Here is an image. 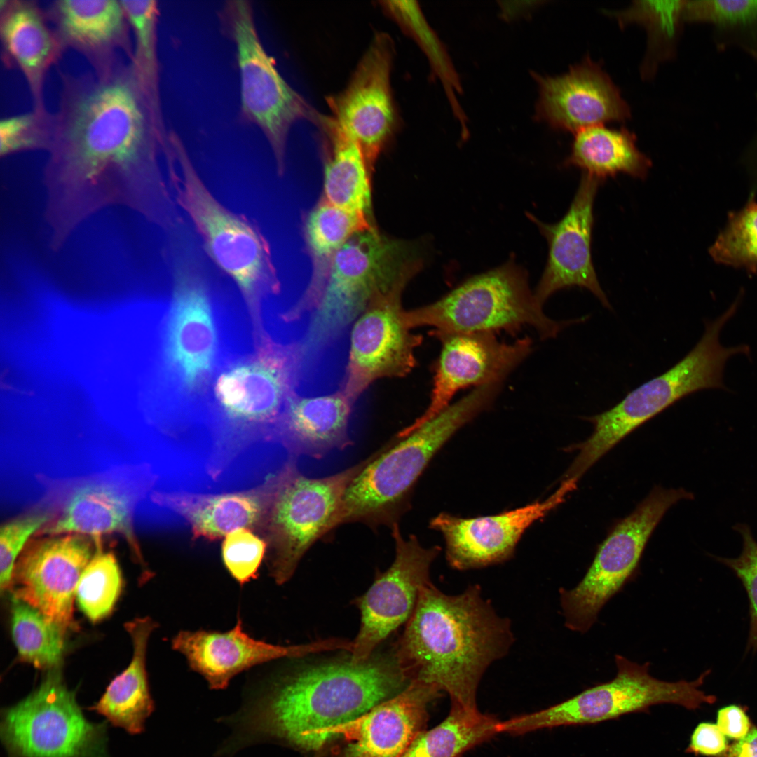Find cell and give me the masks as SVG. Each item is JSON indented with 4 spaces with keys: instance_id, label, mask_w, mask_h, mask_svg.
I'll return each mask as SVG.
<instances>
[{
    "instance_id": "obj_35",
    "label": "cell",
    "mask_w": 757,
    "mask_h": 757,
    "mask_svg": "<svg viewBox=\"0 0 757 757\" xmlns=\"http://www.w3.org/2000/svg\"><path fill=\"white\" fill-rule=\"evenodd\" d=\"M373 228L371 217L322 198L308 214L304 225V238L312 258L311 277H322L334 254L348 240Z\"/></svg>"
},
{
    "instance_id": "obj_33",
    "label": "cell",
    "mask_w": 757,
    "mask_h": 757,
    "mask_svg": "<svg viewBox=\"0 0 757 757\" xmlns=\"http://www.w3.org/2000/svg\"><path fill=\"white\" fill-rule=\"evenodd\" d=\"M500 722L478 709L451 703L445 719L421 732L400 757H460L500 733Z\"/></svg>"
},
{
    "instance_id": "obj_3",
    "label": "cell",
    "mask_w": 757,
    "mask_h": 757,
    "mask_svg": "<svg viewBox=\"0 0 757 757\" xmlns=\"http://www.w3.org/2000/svg\"><path fill=\"white\" fill-rule=\"evenodd\" d=\"M410 682L393 652L366 662L336 661L308 667L275 681L248 722L263 735L306 751L325 745V732L364 714Z\"/></svg>"
},
{
    "instance_id": "obj_44",
    "label": "cell",
    "mask_w": 757,
    "mask_h": 757,
    "mask_svg": "<svg viewBox=\"0 0 757 757\" xmlns=\"http://www.w3.org/2000/svg\"><path fill=\"white\" fill-rule=\"evenodd\" d=\"M384 9L409 34L419 43L430 58L432 65L444 76H453L448 60L444 56L442 46L425 22L415 1H386L381 2Z\"/></svg>"
},
{
    "instance_id": "obj_15",
    "label": "cell",
    "mask_w": 757,
    "mask_h": 757,
    "mask_svg": "<svg viewBox=\"0 0 757 757\" xmlns=\"http://www.w3.org/2000/svg\"><path fill=\"white\" fill-rule=\"evenodd\" d=\"M225 17L236 47L242 113L265 135L277 173L282 176L289 130L296 121L311 117L313 113L303 97L282 77L266 51L250 2L229 1Z\"/></svg>"
},
{
    "instance_id": "obj_4",
    "label": "cell",
    "mask_w": 757,
    "mask_h": 757,
    "mask_svg": "<svg viewBox=\"0 0 757 757\" xmlns=\"http://www.w3.org/2000/svg\"><path fill=\"white\" fill-rule=\"evenodd\" d=\"M299 353L295 342L266 332L254 348L225 366L211 392L213 428L220 456L233 468L265 469L289 398L298 390ZM282 449V448H281Z\"/></svg>"
},
{
    "instance_id": "obj_13",
    "label": "cell",
    "mask_w": 757,
    "mask_h": 757,
    "mask_svg": "<svg viewBox=\"0 0 757 757\" xmlns=\"http://www.w3.org/2000/svg\"><path fill=\"white\" fill-rule=\"evenodd\" d=\"M693 498L683 489L655 487L616 524L599 545L582 580L573 589H559L568 629L585 633L592 627L603 606L634 575L650 536L667 511L678 501Z\"/></svg>"
},
{
    "instance_id": "obj_38",
    "label": "cell",
    "mask_w": 757,
    "mask_h": 757,
    "mask_svg": "<svg viewBox=\"0 0 757 757\" xmlns=\"http://www.w3.org/2000/svg\"><path fill=\"white\" fill-rule=\"evenodd\" d=\"M122 575L114 554L97 543L96 551L79 580L75 597L83 614L97 622L111 612L122 588Z\"/></svg>"
},
{
    "instance_id": "obj_22",
    "label": "cell",
    "mask_w": 757,
    "mask_h": 757,
    "mask_svg": "<svg viewBox=\"0 0 757 757\" xmlns=\"http://www.w3.org/2000/svg\"><path fill=\"white\" fill-rule=\"evenodd\" d=\"M601 182L583 172L568 211L555 224L543 223L527 214L549 247L546 266L533 292L543 306L559 290L580 287L589 290L604 307L612 308L599 282L592 256L593 207Z\"/></svg>"
},
{
    "instance_id": "obj_23",
    "label": "cell",
    "mask_w": 757,
    "mask_h": 757,
    "mask_svg": "<svg viewBox=\"0 0 757 757\" xmlns=\"http://www.w3.org/2000/svg\"><path fill=\"white\" fill-rule=\"evenodd\" d=\"M174 650L214 690L225 688L231 680L255 666L285 657H299L321 651L350 649L346 640L329 639L308 644L280 646L251 636L238 618L226 632L199 629L179 631L171 641Z\"/></svg>"
},
{
    "instance_id": "obj_36",
    "label": "cell",
    "mask_w": 757,
    "mask_h": 757,
    "mask_svg": "<svg viewBox=\"0 0 757 757\" xmlns=\"http://www.w3.org/2000/svg\"><path fill=\"white\" fill-rule=\"evenodd\" d=\"M11 600V634L19 658L40 669L59 667L67 631L26 602Z\"/></svg>"
},
{
    "instance_id": "obj_26",
    "label": "cell",
    "mask_w": 757,
    "mask_h": 757,
    "mask_svg": "<svg viewBox=\"0 0 757 757\" xmlns=\"http://www.w3.org/2000/svg\"><path fill=\"white\" fill-rule=\"evenodd\" d=\"M66 49L104 75L133 55L132 29L120 0H55L46 9Z\"/></svg>"
},
{
    "instance_id": "obj_6",
    "label": "cell",
    "mask_w": 757,
    "mask_h": 757,
    "mask_svg": "<svg viewBox=\"0 0 757 757\" xmlns=\"http://www.w3.org/2000/svg\"><path fill=\"white\" fill-rule=\"evenodd\" d=\"M163 153L175 203L190 219L207 256L238 287L253 321L259 320L264 301L281 287L268 240L256 224L211 193L176 135H169Z\"/></svg>"
},
{
    "instance_id": "obj_32",
    "label": "cell",
    "mask_w": 757,
    "mask_h": 757,
    "mask_svg": "<svg viewBox=\"0 0 757 757\" xmlns=\"http://www.w3.org/2000/svg\"><path fill=\"white\" fill-rule=\"evenodd\" d=\"M149 637L144 630L131 634L133 653L130 663L110 682L100 699L90 708L131 735L144 730L146 719L154 709L146 672Z\"/></svg>"
},
{
    "instance_id": "obj_39",
    "label": "cell",
    "mask_w": 757,
    "mask_h": 757,
    "mask_svg": "<svg viewBox=\"0 0 757 757\" xmlns=\"http://www.w3.org/2000/svg\"><path fill=\"white\" fill-rule=\"evenodd\" d=\"M713 259L724 265L757 273V203L751 198L730 213L724 229L709 249Z\"/></svg>"
},
{
    "instance_id": "obj_21",
    "label": "cell",
    "mask_w": 757,
    "mask_h": 757,
    "mask_svg": "<svg viewBox=\"0 0 757 757\" xmlns=\"http://www.w3.org/2000/svg\"><path fill=\"white\" fill-rule=\"evenodd\" d=\"M577 482L564 479L547 498L498 514L462 518L442 512L430 527L442 534L452 568L463 571L499 564L511 558L526 530L561 505Z\"/></svg>"
},
{
    "instance_id": "obj_19",
    "label": "cell",
    "mask_w": 757,
    "mask_h": 757,
    "mask_svg": "<svg viewBox=\"0 0 757 757\" xmlns=\"http://www.w3.org/2000/svg\"><path fill=\"white\" fill-rule=\"evenodd\" d=\"M393 53L391 39L377 34L345 88L327 100L331 117L360 146L371 172L397 125Z\"/></svg>"
},
{
    "instance_id": "obj_43",
    "label": "cell",
    "mask_w": 757,
    "mask_h": 757,
    "mask_svg": "<svg viewBox=\"0 0 757 757\" xmlns=\"http://www.w3.org/2000/svg\"><path fill=\"white\" fill-rule=\"evenodd\" d=\"M683 20L718 27H746L757 23V0L686 1Z\"/></svg>"
},
{
    "instance_id": "obj_29",
    "label": "cell",
    "mask_w": 757,
    "mask_h": 757,
    "mask_svg": "<svg viewBox=\"0 0 757 757\" xmlns=\"http://www.w3.org/2000/svg\"><path fill=\"white\" fill-rule=\"evenodd\" d=\"M355 402L341 388L328 393H294L279 428V442L288 457L317 460L353 444L349 422Z\"/></svg>"
},
{
    "instance_id": "obj_41",
    "label": "cell",
    "mask_w": 757,
    "mask_h": 757,
    "mask_svg": "<svg viewBox=\"0 0 757 757\" xmlns=\"http://www.w3.org/2000/svg\"><path fill=\"white\" fill-rule=\"evenodd\" d=\"M54 116L47 109L4 118L0 121V154L48 149L53 130Z\"/></svg>"
},
{
    "instance_id": "obj_45",
    "label": "cell",
    "mask_w": 757,
    "mask_h": 757,
    "mask_svg": "<svg viewBox=\"0 0 757 757\" xmlns=\"http://www.w3.org/2000/svg\"><path fill=\"white\" fill-rule=\"evenodd\" d=\"M735 529L743 540L740 555L734 559L716 557L720 562L731 568L742 581L749 599L750 630L747 650H757V541L749 527L738 524Z\"/></svg>"
},
{
    "instance_id": "obj_5",
    "label": "cell",
    "mask_w": 757,
    "mask_h": 757,
    "mask_svg": "<svg viewBox=\"0 0 757 757\" xmlns=\"http://www.w3.org/2000/svg\"><path fill=\"white\" fill-rule=\"evenodd\" d=\"M423 263L415 243L386 237L376 228L353 236L334 254L311 296L301 336L304 353L315 360L339 354L371 301L404 289Z\"/></svg>"
},
{
    "instance_id": "obj_30",
    "label": "cell",
    "mask_w": 757,
    "mask_h": 757,
    "mask_svg": "<svg viewBox=\"0 0 757 757\" xmlns=\"http://www.w3.org/2000/svg\"><path fill=\"white\" fill-rule=\"evenodd\" d=\"M318 121L329 146L322 198L371 217V171L360 146L331 116H318Z\"/></svg>"
},
{
    "instance_id": "obj_24",
    "label": "cell",
    "mask_w": 757,
    "mask_h": 757,
    "mask_svg": "<svg viewBox=\"0 0 757 757\" xmlns=\"http://www.w3.org/2000/svg\"><path fill=\"white\" fill-rule=\"evenodd\" d=\"M538 98L536 118L558 130L573 132L631 117L622 98L599 62L589 56L559 76L536 75Z\"/></svg>"
},
{
    "instance_id": "obj_10",
    "label": "cell",
    "mask_w": 757,
    "mask_h": 757,
    "mask_svg": "<svg viewBox=\"0 0 757 757\" xmlns=\"http://www.w3.org/2000/svg\"><path fill=\"white\" fill-rule=\"evenodd\" d=\"M38 479L55 515L36 536L75 533L101 543L104 536L118 534L144 564L134 517L136 507L159 479L151 463L117 465L75 477L39 475Z\"/></svg>"
},
{
    "instance_id": "obj_7",
    "label": "cell",
    "mask_w": 757,
    "mask_h": 757,
    "mask_svg": "<svg viewBox=\"0 0 757 757\" xmlns=\"http://www.w3.org/2000/svg\"><path fill=\"white\" fill-rule=\"evenodd\" d=\"M500 386L474 388L407 435L370 456L345 493L339 526H392L407 510L411 491L434 456L462 427L489 409Z\"/></svg>"
},
{
    "instance_id": "obj_12",
    "label": "cell",
    "mask_w": 757,
    "mask_h": 757,
    "mask_svg": "<svg viewBox=\"0 0 757 757\" xmlns=\"http://www.w3.org/2000/svg\"><path fill=\"white\" fill-rule=\"evenodd\" d=\"M615 662L617 674L611 681L543 710L500 721V733L517 735L559 726L595 724L660 704L695 710L716 700V696L700 689L710 670L691 681L669 682L652 676L649 662L640 664L620 655L615 656Z\"/></svg>"
},
{
    "instance_id": "obj_16",
    "label": "cell",
    "mask_w": 757,
    "mask_h": 757,
    "mask_svg": "<svg viewBox=\"0 0 757 757\" xmlns=\"http://www.w3.org/2000/svg\"><path fill=\"white\" fill-rule=\"evenodd\" d=\"M403 291L375 297L350 328L340 388L355 402L374 381L403 378L416 365L415 350L423 337L413 333L406 321Z\"/></svg>"
},
{
    "instance_id": "obj_25",
    "label": "cell",
    "mask_w": 757,
    "mask_h": 757,
    "mask_svg": "<svg viewBox=\"0 0 757 757\" xmlns=\"http://www.w3.org/2000/svg\"><path fill=\"white\" fill-rule=\"evenodd\" d=\"M440 695L434 687L411 681L356 719L327 730L326 743L343 739L339 757H400L425 730L428 706Z\"/></svg>"
},
{
    "instance_id": "obj_1",
    "label": "cell",
    "mask_w": 757,
    "mask_h": 757,
    "mask_svg": "<svg viewBox=\"0 0 757 757\" xmlns=\"http://www.w3.org/2000/svg\"><path fill=\"white\" fill-rule=\"evenodd\" d=\"M60 75L46 170L52 226L69 232L113 203L170 224L176 214L157 160L166 141L162 118L130 62L104 75Z\"/></svg>"
},
{
    "instance_id": "obj_47",
    "label": "cell",
    "mask_w": 757,
    "mask_h": 757,
    "mask_svg": "<svg viewBox=\"0 0 757 757\" xmlns=\"http://www.w3.org/2000/svg\"><path fill=\"white\" fill-rule=\"evenodd\" d=\"M716 725L725 736L735 740L744 737L752 728L744 709L736 704L718 709Z\"/></svg>"
},
{
    "instance_id": "obj_11",
    "label": "cell",
    "mask_w": 757,
    "mask_h": 757,
    "mask_svg": "<svg viewBox=\"0 0 757 757\" xmlns=\"http://www.w3.org/2000/svg\"><path fill=\"white\" fill-rule=\"evenodd\" d=\"M370 457L343 471L310 477L289 458L274 472L272 498L261 532L271 578L287 582L308 550L339 526L343 499L349 484Z\"/></svg>"
},
{
    "instance_id": "obj_9",
    "label": "cell",
    "mask_w": 757,
    "mask_h": 757,
    "mask_svg": "<svg viewBox=\"0 0 757 757\" xmlns=\"http://www.w3.org/2000/svg\"><path fill=\"white\" fill-rule=\"evenodd\" d=\"M411 328L430 327L434 336L449 333L515 332L533 328L542 339L554 338L566 327L587 320L548 318L531 291L526 271L514 259L475 275L437 301L405 311Z\"/></svg>"
},
{
    "instance_id": "obj_8",
    "label": "cell",
    "mask_w": 757,
    "mask_h": 757,
    "mask_svg": "<svg viewBox=\"0 0 757 757\" xmlns=\"http://www.w3.org/2000/svg\"><path fill=\"white\" fill-rule=\"evenodd\" d=\"M739 305L735 301L716 319L706 320L700 341L671 369L631 391L608 410L584 418L592 423L593 432L570 448L578 454L564 478L578 480L627 435L681 398L703 389H726L727 361L734 355L750 354L746 344L726 347L720 340L723 328Z\"/></svg>"
},
{
    "instance_id": "obj_42",
    "label": "cell",
    "mask_w": 757,
    "mask_h": 757,
    "mask_svg": "<svg viewBox=\"0 0 757 757\" xmlns=\"http://www.w3.org/2000/svg\"><path fill=\"white\" fill-rule=\"evenodd\" d=\"M267 543L254 531L238 528L227 534L221 545V558L230 575L240 585L258 577L266 557Z\"/></svg>"
},
{
    "instance_id": "obj_28",
    "label": "cell",
    "mask_w": 757,
    "mask_h": 757,
    "mask_svg": "<svg viewBox=\"0 0 757 757\" xmlns=\"http://www.w3.org/2000/svg\"><path fill=\"white\" fill-rule=\"evenodd\" d=\"M1 59L26 80L35 109H46V76L67 50L46 9L34 0H0Z\"/></svg>"
},
{
    "instance_id": "obj_2",
    "label": "cell",
    "mask_w": 757,
    "mask_h": 757,
    "mask_svg": "<svg viewBox=\"0 0 757 757\" xmlns=\"http://www.w3.org/2000/svg\"><path fill=\"white\" fill-rule=\"evenodd\" d=\"M513 641L510 621L496 613L478 585L448 595L430 582L421 589L394 653L409 682L443 690L451 703L477 709L483 674Z\"/></svg>"
},
{
    "instance_id": "obj_27",
    "label": "cell",
    "mask_w": 757,
    "mask_h": 757,
    "mask_svg": "<svg viewBox=\"0 0 757 757\" xmlns=\"http://www.w3.org/2000/svg\"><path fill=\"white\" fill-rule=\"evenodd\" d=\"M274 472L250 489L222 493L154 490L149 497L158 506L184 519L192 538L214 541L240 528L261 533L270 506Z\"/></svg>"
},
{
    "instance_id": "obj_17",
    "label": "cell",
    "mask_w": 757,
    "mask_h": 757,
    "mask_svg": "<svg viewBox=\"0 0 757 757\" xmlns=\"http://www.w3.org/2000/svg\"><path fill=\"white\" fill-rule=\"evenodd\" d=\"M395 559L357 601L361 613L359 632L352 642L350 661L361 664L392 632L409 619L423 586L430 582V568L439 546L423 547L414 535L405 538L398 523L392 528Z\"/></svg>"
},
{
    "instance_id": "obj_46",
    "label": "cell",
    "mask_w": 757,
    "mask_h": 757,
    "mask_svg": "<svg viewBox=\"0 0 757 757\" xmlns=\"http://www.w3.org/2000/svg\"><path fill=\"white\" fill-rule=\"evenodd\" d=\"M727 747L725 736L716 724L700 723L695 728L686 752L713 757L722 753Z\"/></svg>"
},
{
    "instance_id": "obj_18",
    "label": "cell",
    "mask_w": 757,
    "mask_h": 757,
    "mask_svg": "<svg viewBox=\"0 0 757 757\" xmlns=\"http://www.w3.org/2000/svg\"><path fill=\"white\" fill-rule=\"evenodd\" d=\"M97 543L80 534L36 536L18 557L9 590L64 630L74 626L73 602L80 577Z\"/></svg>"
},
{
    "instance_id": "obj_20",
    "label": "cell",
    "mask_w": 757,
    "mask_h": 757,
    "mask_svg": "<svg viewBox=\"0 0 757 757\" xmlns=\"http://www.w3.org/2000/svg\"><path fill=\"white\" fill-rule=\"evenodd\" d=\"M434 337L439 341L441 350L434 367L429 404L419 417L398 432L397 437L407 435L449 407L459 390L503 383L533 348L527 337L506 343L487 332L441 334Z\"/></svg>"
},
{
    "instance_id": "obj_40",
    "label": "cell",
    "mask_w": 757,
    "mask_h": 757,
    "mask_svg": "<svg viewBox=\"0 0 757 757\" xmlns=\"http://www.w3.org/2000/svg\"><path fill=\"white\" fill-rule=\"evenodd\" d=\"M43 497L27 510L9 519L0 528V587L9 590L15 563L29 542L55 517Z\"/></svg>"
},
{
    "instance_id": "obj_48",
    "label": "cell",
    "mask_w": 757,
    "mask_h": 757,
    "mask_svg": "<svg viewBox=\"0 0 757 757\" xmlns=\"http://www.w3.org/2000/svg\"><path fill=\"white\" fill-rule=\"evenodd\" d=\"M713 757H757V728L753 726L744 737L728 745L722 753Z\"/></svg>"
},
{
    "instance_id": "obj_31",
    "label": "cell",
    "mask_w": 757,
    "mask_h": 757,
    "mask_svg": "<svg viewBox=\"0 0 757 757\" xmlns=\"http://www.w3.org/2000/svg\"><path fill=\"white\" fill-rule=\"evenodd\" d=\"M634 132L623 127L615 129L599 125L574 134L565 167H575L601 181L620 173L643 179L651 160L636 146Z\"/></svg>"
},
{
    "instance_id": "obj_14",
    "label": "cell",
    "mask_w": 757,
    "mask_h": 757,
    "mask_svg": "<svg viewBox=\"0 0 757 757\" xmlns=\"http://www.w3.org/2000/svg\"><path fill=\"white\" fill-rule=\"evenodd\" d=\"M1 734L18 757H106L104 725L85 718L59 667L6 709Z\"/></svg>"
},
{
    "instance_id": "obj_34",
    "label": "cell",
    "mask_w": 757,
    "mask_h": 757,
    "mask_svg": "<svg viewBox=\"0 0 757 757\" xmlns=\"http://www.w3.org/2000/svg\"><path fill=\"white\" fill-rule=\"evenodd\" d=\"M686 1L637 0L622 10L604 11L622 29L632 23L646 29L647 48L640 67L643 79H652L660 64L674 56Z\"/></svg>"
},
{
    "instance_id": "obj_37",
    "label": "cell",
    "mask_w": 757,
    "mask_h": 757,
    "mask_svg": "<svg viewBox=\"0 0 757 757\" xmlns=\"http://www.w3.org/2000/svg\"><path fill=\"white\" fill-rule=\"evenodd\" d=\"M135 37L130 63L154 107L159 112L157 55L158 1L120 0Z\"/></svg>"
}]
</instances>
